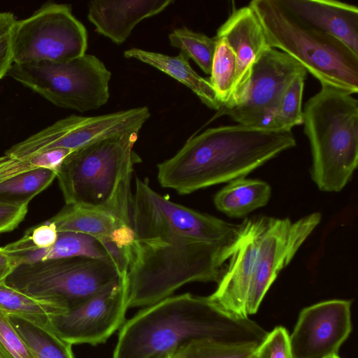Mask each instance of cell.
Instances as JSON below:
<instances>
[{
	"instance_id": "6da1fadb",
	"label": "cell",
	"mask_w": 358,
	"mask_h": 358,
	"mask_svg": "<svg viewBox=\"0 0 358 358\" xmlns=\"http://www.w3.org/2000/svg\"><path fill=\"white\" fill-rule=\"evenodd\" d=\"M128 306L146 307L192 282H218L239 224L171 201L135 179Z\"/></svg>"
},
{
	"instance_id": "7a4b0ae2",
	"label": "cell",
	"mask_w": 358,
	"mask_h": 358,
	"mask_svg": "<svg viewBox=\"0 0 358 358\" xmlns=\"http://www.w3.org/2000/svg\"><path fill=\"white\" fill-rule=\"evenodd\" d=\"M267 334L249 318L227 313L208 296L185 293L146 306L124 322L113 358L172 354L196 340L259 345Z\"/></svg>"
},
{
	"instance_id": "3957f363",
	"label": "cell",
	"mask_w": 358,
	"mask_h": 358,
	"mask_svg": "<svg viewBox=\"0 0 358 358\" xmlns=\"http://www.w3.org/2000/svg\"><path fill=\"white\" fill-rule=\"evenodd\" d=\"M296 144L292 131L238 124L210 128L157 164L158 182L180 194H190L245 177Z\"/></svg>"
},
{
	"instance_id": "277c9868",
	"label": "cell",
	"mask_w": 358,
	"mask_h": 358,
	"mask_svg": "<svg viewBox=\"0 0 358 358\" xmlns=\"http://www.w3.org/2000/svg\"><path fill=\"white\" fill-rule=\"evenodd\" d=\"M140 130L109 136L73 150L57 171L66 204L106 210L131 225V181Z\"/></svg>"
},
{
	"instance_id": "5b68a950",
	"label": "cell",
	"mask_w": 358,
	"mask_h": 358,
	"mask_svg": "<svg viewBox=\"0 0 358 358\" xmlns=\"http://www.w3.org/2000/svg\"><path fill=\"white\" fill-rule=\"evenodd\" d=\"M303 124L311 150V178L322 192H338L358 164V101L321 85L305 103Z\"/></svg>"
},
{
	"instance_id": "8992f818",
	"label": "cell",
	"mask_w": 358,
	"mask_h": 358,
	"mask_svg": "<svg viewBox=\"0 0 358 358\" xmlns=\"http://www.w3.org/2000/svg\"><path fill=\"white\" fill-rule=\"evenodd\" d=\"M248 6L255 13L271 48L298 62L321 85L357 93L358 55L344 43L294 23L273 0H253Z\"/></svg>"
},
{
	"instance_id": "52a82bcc",
	"label": "cell",
	"mask_w": 358,
	"mask_h": 358,
	"mask_svg": "<svg viewBox=\"0 0 358 358\" xmlns=\"http://www.w3.org/2000/svg\"><path fill=\"white\" fill-rule=\"evenodd\" d=\"M7 76L55 106L81 113L99 108L110 96L111 73L92 55L62 62L13 64Z\"/></svg>"
},
{
	"instance_id": "ba28073f",
	"label": "cell",
	"mask_w": 358,
	"mask_h": 358,
	"mask_svg": "<svg viewBox=\"0 0 358 358\" xmlns=\"http://www.w3.org/2000/svg\"><path fill=\"white\" fill-rule=\"evenodd\" d=\"M119 278L110 262L71 257L20 264L6 278L5 285L57 302L67 310Z\"/></svg>"
},
{
	"instance_id": "9c48e42d",
	"label": "cell",
	"mask_w": 358,
	"mask_h": 358,
	"mask_svg": "<svg viewBox=\"0 0 358 358\" xmlns=\"http://www.w3.org/2000/svg\"><path fill=\"white\" fill-rule=\"evenodd\" d=\"M87 48V30L68 4L46 3L13 27V64L66 62L84 55Z\"/></svg>"
},
{
	"instance_id": "30bf717a",
	"label": "cell",
	"mask_w": 358,
	"mask_h": 358,
	"mask_svg": "<svg viewBox=\"0 0 358 358\" xmlns=\"http://www.w3.org/2000/svg\"><path fill=\"white\" fill-rule=\"evenodd\" d=\"M305 71L283 52L273 48L267 50L254 64L241 99L222 107L209 122L227 115L238 124L272 129L284 93L294 78Z\"/></svg>"
},
{
	"instance_id": "8fae6325",
	"label": "cell",
	"mask_w": 358,
	"mask_h": 358,
	"mask_svg": "<svg viewBox=\"0 0 358 358\" xmlns=\"http://www.w3.org/2000/svg\"><path fill=\"white\" fill-rule=\"evenodd\" d=\"M150 116L146 106L98 116L71 115L13 145L3 155L26 158L56 148L74 150L109 136L140 130Z\"/></svg>"
},
{
	"instance_id": "7c38bea8",
	"label": "cell",
	"mask_w": 358,
	"mask_h": 358,
	"mask_svg": "<svg viewBox=\"0 0 358 358\" xmlns=\"http://www.w3.org/2000/svg\"><path fill=\"white\" fill-rule=\"evenodd\" d=\"M128 278L124 276L66 311L54 316L50 326L63 340L74 344L103 343L125 322Z\"/></svg>"
},
{
	"instance_id": "4fadbf2b",
	"label": "cell",
	"mask_w": 358,
	"mask_h": 358,
	"mask_svg": "<svg viewBox=\"0 0 358 358\" xmlns=\"http://www.w3.org/2000/svg\"><path fill=\"white\" fill-rule=\"evenodd\" d=\"M319 212L297 220L270 217L256 256L250 282L246 311L255 314L271 285L289 264L300 247L320 223Z\"/></svg>"
},
{
	"instance_id": "5bb4252c",
	"label": "cell",
	"mask_w": 358,
	"mask_h": 358,
	"mask_svg": "<svg viewBox=\"0 0 358 358\" xmlns=\"http://www.w3.org/2000/svg\"><path fill=\"white\" fill-rule=\"evenodd\" d=\"M350 300L333 299L304 308L289 341L294 358L338 354L352 331Z\"/></svg>"
},
{
	"instance_id": "9a60e30c",
	"label": "cell",
	"mask_w": 358,
	"mask_h": 358,
	"mask_svg": "<svg viewBox=\"0 0 358 358\" xmlns=\"http://www.w3.org/2000/svg\"><path fill=\"white\" fill-rule=\"evenodd\" d=\"M270 217L245 218L231 245L228 264L208 297L221 309L239 318H248L246 301L256 256Z\"/></svg>"
},
{
	"instance_id": "2e32d148",
	"label": "cell",
	"mask_w": 358,
	"mask_h": 358,
	"mask_svg": "<svg viewBox=\"0 0 358 358\" xmlns=\"http://www.w3.org/2000/svg\"><path fill=\"white\" fill-rule=\"evenodd\" d=\"M292 22L333 36L358 55V8L333 0H273Z\"/></svg>"
},
{
	"instance_id": "e0dca14e",
	"label": "cell",
	"mask_w": 358,
	"mask_h": 358,
	"mask_svg": "<svg viewBox=\"0 0 358 358\" xmlns=\"http://www.w3.org/2000/svg\"><path fill=\"white\" fill-rule=\"evenodd\" d=\"M215 37L226 39L236 57L237 72L234 90L229 101L222 107L230 106L241 99L254 64L271 47L259 20L249 6L234 10L219 27Z\"/></svg>"
},
{
	"instance_id": "ac0fdd59",
	"label": "cell",
	"mask_w": 358,
	"mask_h": 358,
	"mask_svg": "<svg viewBox=\"0 0 358 358\" xmlns=\"http://www.w3.org/2000/svg\"><path fill=\"white\" fill-rule=\"evenodd\" d=\"M173 3V0L91 1L87 18L96 32L121 44L140 22L160 13Z\"/></svg>"
},
{
	"instance_id": "d6986e66",
	"label": "cell",
	"mask_w": 358,
	"mask_h": 358,
	"mask_svg": "<svg viewBox=\"0 0 358 358\" xmlns=\"http://www.w3.org/2000/svg\"><path fill=\"white\" fill-rule=\"evenodd\" d=\"M124 56L149 64L176 79L190 89L209 108L217 111L222 106L209 79L201 77L193 70L189 58L183 53L170 56L139 48H131L124 52Z\"/></svg>"
},
{
	"instance_id": "ffe728a7",
	"label": "cell",
	"mask_w": 358,
	"mask_h": 358,
	"mask_svg": "<svg viewBox=\"0 0 358 358\" xmlns=\"http://www.w3.org/2000/svg\"><path fill=\"white\" fill-rule=\"evenodd\" d=\"M271 188L259 179L238 178L229 181L214 196L218 210L233 218H241L269 201Z\"/></svg>"
},
{
	"instance_id": "44dd1931",
	"label": "cell",
	"mask_w": 358,
	"mask_h": 358,
	"mask_svg": "<svg viewBox=\"0 0 358 358\" xmlns=\"http://www.w3.org/2000/svg\"><path fill=\"white\" fill-rule=\"evenodd\" d=\"M11 256L15 258L18 266L48 259L71 257L110 262L105 248L97 238L87 234L69 231L58 232L55 243L48 248Z\"/></svg>"
},
{
	"instance_id": "7402d4cb",
	"label": "cell",
	"mask_w": 358,
	"mask_h": 358,
	"mask_svg": "<svg viewBox=\"0 0 358 358\" xmlns=\"http://www.w3.org/2000/svg\"><path fill=\"white\" fill-rule=\"evenodd\" d=\"M49 220L58 232L80 233L97 239L110 236L119 226H131L122 224L108 211L73 204H66Z\"/></svg>"
},
{
	"instance_id": "603a6c76",
	"label": "cell",
	"mask_w": 358,
	"mask_h": 358,
	"mask_svg": "<svg viewBox=\"0 0 358 358\" xmlns=\"http://www.w3.org/2000/svg\"><path fill=\"white\" fill-rule=\"evenodd\" d=\"M9 320L35 358H74L72 345L61 338L50 324L15 315H9Z\"/></svg>"
},
{
	"instance_id": "cb8c5ba5",
	"label": "cell",
	"mask_w": 358,
	"mask_h": 358,
	"mask_svg": "<svg viewBox=\"0 0 358 358\" xmlns=\"http://www.w3.org/2000/svg\"><path fill=\"white\" fill-rule=\"evenodd\" d=\"M0 309L8 315L43 324H50L54 316L66 311L57 302L25 294L5 285L0 287Z\"/></svg>"
},
{
	"instance_id": "d4e9b609",
	"label": "cell",
	"mask_w": 358,
	"mask_h": 358,
	"mask_svg": "<svg viewBox=\"0 0 358 358\" xmlns=\"http://www.w3.org/2000/svg\"><path fill=\"white\" fill-rule=\"evenodd\" d=\"M56 175L57 171L42 168L8 178L0 182V202L28 205L52 182Z\"/></svg>"
},
{
	"instance_id": "484cf974",
	"label": "cell",
	"mask_w": 358,
	"mask_h": 358,
	"mask_svg": "<svg viewBox=\"0 0 358 358\" xmlns=\"http://www.w3.org/2000/svg\"><path fill=\"white\" fill-rule=\"evenodd\" d=\"M171 46L192 59L206 74H210L217 39L186 27L175 29L169 35Z\"/></svg>"
},
{
	"instance_id": "4316f807",
	"label": "cell",
	"mask_w": 358,
	"mask_h": 358,
	"mask_svg": "<svg viewBox=\"0 0 358 358\" xmlns=\"http://www.w3.org/2000/svg\"><path fill=\"white\" fill-rule=\"evenodd\" d=\"M213 60L210 83L222 106L232 94L237 72V61L232 48L223 38H217Z\"/></svg>"
},
{
	"instance_id": "83f0119b",
	"label": "cell",
	"mask_w": 358,
	"mask_h": 358,
	"mask_svg": "<svg viewBox=\"0 0 358 358\" xmlns=\"http://www.w3.org/2000/svg\"><path fill=\"white\" fill-rule=\"evenodd\" d=\"M258 344H227L196 340L174 351L170 358H253Z\"/></svg>"
},
{
	"instance_id": "f1b7e54d",
	"label": "cell",
	"mask_w": 358,
	"mask_h": 358,
	"mask_svg": "<svg viewBox=\"0 0 358 358\" xmlns=\"http://www.w3.org/2000/svg\"><path fill=\"white\" fill-rule=\"evenodd\" d=\"M306 76V71L299 73L287 88L273 120L272 129L292 131L303 124L302 98Z\"/></svg>"
},
{
	"instance_id": "f546056e",
	"label": "cell",
	"mask_w": 358,
	"mask_h": 358,
	"mask_svg": "<svg viewBox=\"0 0 358 358\" xmlns=\"http://www.w3.org/2000/svg\"><path fill=\"white\" fill-rule=\"evenodd\" d=\"M73 150L56 148L26 158L0 157V182L37 169H49L57 171L61 164Z\"/></svg>"
},
{
	"instance_id": "4dcf8cb0",
	"label": "cell",
	"mask_w": 358,
	"mask_h": 358,
	"mask_svg": "<svg viewBox=\"0 0 358 358\" xmlns=\"http://www.w3.org/2000/svg\"><path fill=\"white\" fill-rule=\"evenodd\" d=\"M58 236L55 224L49 220L27 229L17 241L0 248L8 255H15L52 246Z\"/></svg>"
},
{
	"instance_id": "1f68e13d",
	"label": "cell",
	"mask_w": 358,
	"mask_h": 358,
	"mask_svg": "<svg viewBox=\"0 0 358 358\" xmlns=\"http://www.w3.org/2000/svg\"><path fill=\"white\" fill-rule=\"evenodd\" d=\"M0 358H35L11 325L9 315L0 309Z\"/></svg>"
},
{
	"instance_id": "d6a6232c",
	"label": "cell",
	"mask_w": 358,
	"mask_h": 358,
	"mask_svg": "<svg viewBox=\"0 0 358 358\" xmlns=\"http://www.w3.org/2000/svg\"><path fill=\"white\" fill-rule=\"evenodd\" d=\"M253 358H294L287 330L278 326L268 332L258 345Z\"/></svg>"
},
{
	"instance_id": "836d02e7",
	"label": "cell",
	"mask_w": 358,
	"mask_h": 358,
	"mask_svg": "<svg viewBox=\"0 0 358 358\" xmlns=\"http://www.w3.org/2000/svg\"><path fill=\"white\" fill-rule=\"evenodd\" d=\"M16 20L10 12L0 13V80L13 64L12 34Z\"/></svg>"
},
{
	"instance_id": "e575fe53",
	"label": "cell",
	"mask_w": 358,
	"mask_h": 358,
	"mask_svg": "<svg viewBox=\"0 0 358 358\" xmlns=\"http://www.w3.org/2000/svg\"><path fill=\"white\" fill-rule=\"evenodd\" d=\"M28 211V205H15L0 202V234L15 229Z\"/></svg>"
},
{
	"instance_id": "d590c367",
	"label": "cell",
	"mask_w": 358,
	"mask_h": 358,
	"mask_svg": "<svg viewBox=\"0 0 358 358\" xmlns=\"http://www.w3.org/2000/svg\"><path fill=\"white\" fill-rule=\"evenodd\" d=\"M17 266L14 257L0 250V287L5 285L6 278Z\"/></svg>"
},
{
	"instance_id": "8d00e7d4",
	"label": "cell",
	"mask_w": 358,
	"mask_h": 358,
	"mask_svg": "<svg viewBox=\"0 0 358 358\" xmlns=\"http://www.w3.org/2000/svg\"><path fill=\"white\" fill-rule=\"evenodd\" d=\"M171 354V353H163V354H158V355H153L145 358H170Z\"/></svg>"
},
{
	"instance_id": "74e56055",
	"label": "cell",
	"mask_w": 358,
	"mask_h": 358,
	"mask_svg": "<svg viewBox=\"0 0 358 358\" xmlns=\"http://www.w3.org/2000/svg\"><path fill=\"white\" fill-rule=\"evenodd\" d=\"M322 358H341L338 354H333Z\"/></svg>"
}]
</instances>
